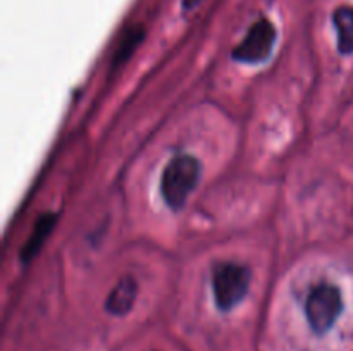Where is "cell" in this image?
<instances>
[{
    "label": "cell",
    "mask_w": 353,
    "mask_h": 351,
    "mask_svg": "<svg viewBox=\"0 0 353 351\" xmlns=\"http://www.w3.org/2000/svg\"><path fill=\"white\" fill-rule=\"evenodd\" d=\"M200 179V162L193 155L181 153L169 160L162 172L161 193L169 209L181 210L196 188Z\"/></svg>",
    "instance_id": "1"
},
{
    "label": "cell",
    "mask_w": 353,
    "mask_h": 351,
    "mask_svg": "<svg viewBox=\"0 0 353 351\" xmlns=\"http://www.w3.org/2000/svg\"><path fill=\"white\" fill-rule=\"evenodd\" d=\"M252 274L245 265L221 262L212 268V292L217 308L230 312L248 295Z\"/></svg>",
    "instance_id": "2"
},
{
    "label": "cell",
    "mask_w": 353,
    "mask_h": 351,
    "mask_svg": "<svg viewBox=\"0 0 353 351\" xmlns=\"http://www.w3.org/2000/svg\"><path fill=\"white\" fill-rule=\"evenodd\" d=\"M341 312H343V296L340 288L331 282H321L307 296L305 317L314 332H327Z\"/></svg>",
    "instance_id": "3"
},
{
    "label": "cell",
    "mask_w": 353,
    "mask_h": 351,
    "mask_svg": "<svg viewBox=\"0 0 353 351\" xmlns=\"http://www.w3.org/2000/svg\"><path fill=\"white\" fill-rule=\"evenodd\" d=\"M276 43V28L269 19L255 21L243 40L234 47L233 58L243 64H261L271 55Z\"/></svg>",
    "instance_id": "4"
},
{
    "label": "cell",
    "mask_w": 353,
    "mask_h": 351,
    "mask_svg": "<svg viewBox=\"0 0 353 351\" xmlns=\"http://www.w3.org/2000/svg\"><path fill=\"white\" fill-rule=\"evenodd\" d=\"M138 295V284L131 275H124L117 281V284L110 289L105 301V310L112 315H126L134 305Z\"/></svg>",
    "instance_id": "5"
},
{
    "label": "cell",
    "mask_w": 353,
    "mask_h": 351,
    "mask_svg": "<svg viewBox=\"0 0 353 351\" xmlns=\"http://www.w3.org/2000/svg\"><path fill=\"white\" fill-rule=\"evenodd\" d=\"M55 222H57V215H55V213H47V215H41L40 219H38L33 233L30 234L28 241L24 243L23 251H21V260L23 262L33 260L34 255L41 250V246H43V243L47 241V237L50 236Z\"/></svg>",
    "instance_id": "6"
},
{
    "label": "cell",
    "mask_w": 353,
    "mask_h": 351,
    "mask_svg": "<svg viewBox=\"0 0 353 351\" xmlns=\"http://www.w3.org/2000/svg\"><path fill=\"white\" fill-rule=\"evenodd\" d=\"M333 24L338 34V50H340V54H353V7H338L333 12Z\"/></svg>",
    "instance_id": "7"
},
{
    "label": "cell",
    "mask_w": 353,
    "mask_h": 351,
    "mask_svg": "<svg viewBox=\"0 0 353 351\" xmlns=\"http://www.w3.org/2000/svg\"><path fill=\"white\" fill-rule=\"evenodd\" d=\"M141 38H143V30L141 28H134V30L128 31L126 38H124L123 45L119 47V50H117V55H116V61H114V64H119V62L126 61L128 57H130L131 54H133L134 48L140 45Z\"/></svg>",
    "instance_id": "8"
},
{
    "label": "cell",
    "mask_w": 353,
    "mask_h": 351,
    "mask_svg": "<svg viewBox=\"0 0 353 351\" xmlns=\"http://www.w3.org/2000/svg\"><path fill=\"white\" fill-rule=\"evenodd\" d=\"M200 2H202V0H183V9L190 10V9H193V7L199 6Z\"/></svg>",
    "instance_id": "9"
}]
</instances>
